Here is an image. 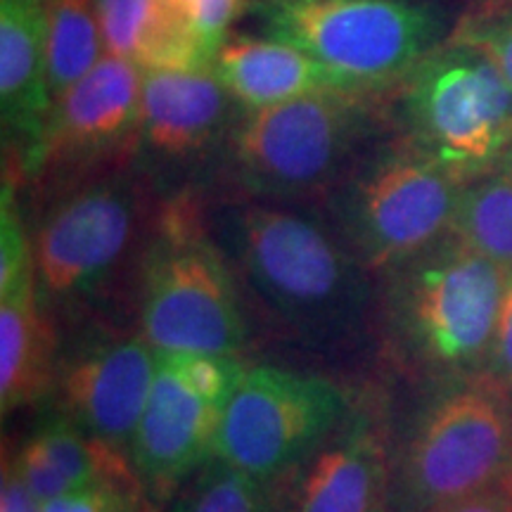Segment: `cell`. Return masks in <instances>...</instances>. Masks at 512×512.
<instances>
[{
  "label": "cell",
  "instance_id": "f546056e",
  "mask_svg": "<svg viewBox=\"0 0 512 512\" xmlns=\"http://www.w3.org/2000/svg\"><path fill=\"white\" fill-rule=\"evenodd\" d=\"M105 512H152L150 503L143 496V484L133 475L114 482Z\"/></svg>",
  "mask_w": 512,
  "mask_h": 512
},
{
  "label": "cell",
  "instance_id": "8fae6325",
  "mask_svg": "<svg viewBox=\"0 0 512 512\" xmlns=\"http://www.w3.org/2000/svg\"><path fill=\"white\" fill-rule=\"evenodd\" d=\"M140 200L131 178L107 174L69 190L36 230L41 302H74L98 290L131 252Z\"/></svg>",
  "mask_w": 512,
  "mask_h": 512
},
{
  "label": "cell",
  "instance_id": "cb8c5ba5",
  "mask_svg": "<svg viewBox=\"0 0 512 512\" xmlns=\"http://www.w3.org/2000/svg\"><path fill=\"white\" fill-rule=\"evenodd\" d=\"M451 41L465 43L484 53L512 86V8L470 17L451 36Z\"/></svg>",
  "mask_w": 512,
  "mask_h": 512
},
{
  "label": "cell",
  "instance_id": "6da1fadb",
  "mask_svg": "<svg viewBox=\"0 0 512 512\" xmlns=\"http://www.w3.org/2000/svg\"><path fill=\"white\" fill-rule=\"evenodd\" d=\"M207 228L242 302L275 335L316 354H337L370 332L373 273L328 219L290 202L240 197L216 207Z\"/></svg>",
  "mask_w": 512,
  "mask_h": 512
},
{
  "label": "cell",
  "instance_id": "2e32d148",
  "mask_svg": "<svg viewBox=\"0 0 512 512\" xmlns=\"http://www.w3.org/2000/svg\"><path fill=\"white\" fill-rule=\"evenodd\" d=\"M107 55L143 72L209 69L202 36L181 0H93Z\"/></svg>",
  "mask_w": 512,
  "mask_h": 512
},
{
  "label": "cell",
  "instance_id": "4316f807",
  "mask_svg": "<svg viewBox=\"0 0 512 512\" xmlns=\"http://www.w3.org/2000/svg\"><path fill=\"white\" fill-rule=\"evenodd\" d=\"M126 477L100 479V482L95 484L81 486V489L69 491V494L64 496H57L53 501L41 503V512H105L107 503H110L114 482H119V479H126Z\"/></svg>",
  "mask_w": 512,
  "mask_h": 512
},
{
  "label": "cell",
  "instance_id": "83f0119b",
  "mask_svg": "<svg viewBox=\"0 0 512 512\" xmlns=\"http://www.w3.org/2000/svg\"><path fill=\"white\" fill-rule=\"evenodd\" d=\"M434 512H512V477L479 494L441 505Z\"/></svg>",
  "mask_w": 512,
  "mask_h": 512
},
{
  "label": "cell",
  "instance_id": "d4e9b609",
  "mask_svg": "<svg viewBox=\"0 0 512 512\" xmlns=\"http://www.w3.org/2000/svg\"><path fill=\"white\" fill-rule=\"evenodd\" d=\"M181 5L195 24L197 34L202 36L211 60H214L219 48L228 41V31L233 22L247 10L249 0H181Z\"/></svg>",
  "mask_w": 512,
  "mask_h": 512
},
{
  "label": "cell",
  "instance_id": "3957f363",
  "mask_svg": "<svg viewBox=\"0 0 512 512\" xmlns=\"http://www.w3.org/2000/svg\"><path fill=\"white\" fill-rule=\"evenodd\" d=\"M463 178L406 138L373 145L328 195L330 223L370 273H389L451 233Z\"/></svg>",
  "mask_w": 512,
  "mask_h": 512
},
{
  "label": "cell",
  "instance_id": "7c38bea8",
  "mask_svg": "<svg viewBox=\"0 0 512 512\" xmlns=\"http://www.w3.org/2000/svg\"><path fill=\"white\" fill-rule=\"evenodd\" d=\"M155 373L157 349L143 335H119L76 347L55 375L67 418L121 451L136 437Z\"/></svg>",
  "mask_w": 512,
  "mask_h": 512
},
{
  "label": "cell",
  "instance_id": "9c48e42d",
  "mask_svg": "<svg viewBox=\"0 0 512 512\" xmlns=\"http://www.w3.org/2000/svg\"><path fill=\"white\" fill-rule=\"evenodd\" d=\"M347 408V394L325 377L247 368L223 415L216 458L268 482L294 470L328 441Z\"/></svg>",
  "mask_w": 512,
  "mask_h": 512
},
{
  "label": "cell",
  "instance_id": "f1b7e54d",
  "mask_svg": "<svg viewBox=\"0 0 512 512\" xmlns=\"http://www.w3.org/2000/svg\"><path fill=\"white\" fill-rule=\"evenodd\" d=\"M0 512H41V501L31 494L15 465L3 467V489H0Z\"/></svg>",
  "mask_w": 512,
  "mask_h": 512
},
{
  "label": "cell",
  "instance_id": "ac0fdd59",
  "mask_svg": "<svg viewBox=\"0 0 512 512\" xmlns=\"http://www.w3.org/2000/svg\"><path fill=\"white\" fill-rule=\"evenodd\" d=\"M285 512H375L384 484L380 441L366 427L339 425L297 467Z\"/></svg>",
  "mask_w": 512,
  "mask_h": 512
},
{
  "label": "cell",
  "instance_id": "8992f818",
  "mask_svg": "<svg viewBox=\"0 0 512 512\" xmlns=\"http://www.w3.org/2000/svg\"><path fill=\"white\" fill-rule=\"evenodd\" d=\"M387 275V311L422 361L467 373L486 366L510 273L451 233Z\"/></svg>",
  "mask_w": 512,
  "mask_h": 512
},
{
  "label": "cell",
  "instance_id": "4fadbf2b",
  "mask_svg": "<svg viewBox=\"0 0 512 512\" xmlns=\"http://www.w3.org/2000/svg\"><path fill=\"white\" fill-rule=\"evenodd\" d=\"M143 69L105 55L55 100L31 176L88 164L138 145Z\"/></svg>",
  "mask_w": 512,
  "mask_h": 512
},
{
  "label": "cell",
  "instance_id": "277c9868",
  "mask_svg": "<svg viewBox=\"0 0 512 512\" xmlns=\"http://www.w3.org/2000/svg\"><path fill=\"white\" fill-rule=\"evenodd\" d=\"M140 328L166 354L238 356L247 347L240 287L190 207H169L140 266Z\"/></svg>",
  "mask_w": 512,
  "mask_h": 512
},
{
  "label": "cell",
  "instance_id": "603a6c76",
  "mask_svg": "<svg viewBox=\"0 0 512 512\" xmlns=\"http://www.w3.org/2000/svg\"><path fill=\"white\" fill-rule=\"evenodd\" d=\"M164 512H271L264 482L211 458L166 501Z\"/></svg>",
  "mask_w": 512,
  "mask_h": 512
},
{
  "label": "cell",
  "instance_id": "ba28073f",
  "mask_svg": "<svg viewBox=\"0 0 512 512\" xmlns=\"http://www.w3.org/2000/svg\"><path fill=\"white\" fill-rule=\"evenodd\" d=\"M247 368L238 356L157 351L150 399L131 441L140 484L169 501L216 456L223 415Z\"/></svg>",
  "mask_w": 512,
  "mask_h": 512
},
{
  "label": "cell",
  "instance_id": "e0dca14e",
  "mask_svg": "<svg viewBox=\"0 0 512 512\" xmlns=\"http://www.w3.org/2000/svg\"><path fill=\"white\" fill-rule=\"evenodd\" d=\"M211 69L240 110L247 112L266 110L323 91H358L302 48L271 36L228 38L216 53Z\"/></svg>",
  "mask_w": 512,
  "mask_h": 512
},
{
  "label": "cell",
  "instance_id": "ffe728a7",
  "mask_svg": "<svg viewBox=\"0 0 512 512\" xmlns=\"http://www.w3.org/2000/svg\"><path fill=\"white\" fill-rule=\"evenodd\" d=\"M12 465L41 503L100 479L131 475L119 451L91 439L69 418L46 422Z\"/></svg>",
  "mask_w": 512,
  "mask_h": 512
},
{
  "label": "cell",
  "instance_id": "5bb4252c",
  "mask_svg": "<svg viewBox=\"0 0 512 512\" xmlns=\"http://www.w3.org/2000/svg\"><path fill=\"white\" fill-rule=\"evenodd\" d=\"M238 102L214 69L143 72L138 147L159 159L200 155L235 124Z\"/></svg>",
  "mask_w": 512,
  "mask_h": 512
},
{
  "label": "cell",
  "instance_id": "44dd1931",
  "mask_svg": "<svg viewBox=\"0 0 512 512\" xmlns=\"http://www.w3.org/2000/svg\"><path fill=\"white\" fill-rule=\"evenodd\" d=\"M451 235L512 275V155L465 183Z\"/></svg>",
  "mask_w": 512,
  "mask_h": 512
},
{
  "label": "cell",
  "instance_id": "7a4b0ae2",
  "mask_svg": "<svg viewBox=\"0 0 512 512\" xmlns=\"http://www.w3.org/2000/svg\"><path fill=\"white\" fill-rule=\"evenodd\" d=\"M380 95L339 88L242 110L226 136L228 174L242 197L290 204L328 197L375 145Z\"/></svg>",
  "mask_w": 512,
  "mask_h": 512
},
{
  "label": "cell",
  "instance_id": "9a60e30c",
  "mask_svg": "<svg viewBox=\"0 0 512 512\" xmlns=\"http://www.w3.org/2000/svg\"><path fill=\"white\" fill-rule=\"evenodd\" d=\"M0 110L5 136L31 176L53 112L48 88V0H0Z\"/></svg>",
  "mask_w": 512,
  "mask_h": 512
},
{
  "label": "cell",
  "instance_id": "d6986e66",
  "mask_svg": "<svg viewBox=\"0 0 512 512\" xmlns=\"http://www.w3.org/2000/svg\"><path fill=\"white\" fill-rule=\"evenodd\" d=\"M53 337L36 268L0 292V403L3 415L41 399L53 382Z\"/></svg>",
  "mask_w": 512,
  "mask_h": 512
},
{
  "label": "cell",
  "instance_id": "30bf717a",
  "mask_svg": "<svg viewBox=\"0 0 512 512\" xmlns=\"http://www.w3.org/2000/svg\"><path fill=\"white\" fill-rule=\"evenodd\" d=\"M512 477V411L484 380L448 394L415 434L406 463L411 501L434 512Z\"/></svg>",
  "mask_w": 512,
  "mask_h": 512
},
{
  "label": "cell",
  "instance_id": "5b68a950",
  "mask_svg": "<svg viewBox=\"0 0 512 512\" xmlns=\"http://www.w3.org/2000/svg\"><path fill=\"white\" fill-rule=\"evenodd\" d=\"M266 36L302 48L358 91L392 93L444 46L422 0H259Z\"/></svg>",
  "mask_w": 512,
  "mask_h": 512
},
{
  "label": "cell",
  "instance_id": "7402d4cb",
  "mask_svg": "<svg viewBox=\"0 0 512 512\" xmlns=\"http://www.w3.org/2000/svg\"><path fill=\"white\" fill-rule=\"evenodd\" d=\"M105 55L93 0H48V88L53 105Z\"/></svg>",
  "mask_w": 512,
  "mask_h": 512
},
{
  "label": "cell",
  "instance_id": "484cf974",
  "mask_svg": "<svg viewBox=\"0 0 512 512\" xmlns=\"http://www.w3.org/2000/svg\"><path fill=\"white\" fill-rule=\"evenodd\" d=\"M484 375V380L494 382L503 392L512 389V275L501 299V309H498L494 342L486 358Z\"/></svg>",
  "mask_w": 512,
  "mask_h": 512
},
{
  "label": "cell",
  "instance_id": "1f68e13d",
  "mask_svg": "<svg viewBox=\"0 0 512 512\" xmlns=\"http://www.w3.org/2000/svg\"><path fill=\"white\" fill-rule=\"evenodd\" d=\"M508 155H512V150H510V152H508Z\"/></svg>",
  "mask_w": 512,
  "mask_h": 512
},
{
  "label": "cell",
  "instance_id": "4dcf8cb0",
  "mask_svg": "<svg viewBox=\"0 0 512 512\" xmlns=\"http://www.w3.org/2000/svg\"><path fill=\"white\" fill-rule=\"evenodd\" d=\"M477 8V15H484V12H496L512 8V0H472Z\"/></svg>",
  "mask_w": 512,
  "mask_h": 512
},
{
  "label": "cell",
  "instance_id": "52a82bcc",
  "mask_svg": "<svg viewBox=\"0 0 512 512\" xmlns=\"http://www.w3.org/2000/svg\"><path fill=\"white\" fill-rule=\"evenodd\" d=\"M396 91L403 138L463 181L512 150V86L477 48L448 38Z\"/></svg>",
  "mask_w": 512,
  "mask_h": 512
}]
</instances>
